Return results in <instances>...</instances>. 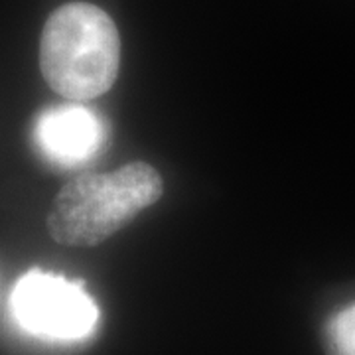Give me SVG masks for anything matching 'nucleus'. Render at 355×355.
<instances>
[{"label":"nucleus","instance_id":"nucleus-1","mask_svg":"<svg viewBox=\"0 0 355 355\" xmlns=\"http://www.w3.org/2000/svg\"><path fill=\"white\" fill-rule=\"evenodd\" d=\"M121 36L111 16L89 2H69L48 18L40 38L46 83L69 101H91L113 87Z\"/></svg>","mask_w":355,"mask_h":355},{"label":"nucleus","instance_id":"nucleus-3","mask_svg":"<svg viewBox=\"0 0 355 355\" xmlns=\"http://www.w3.org/2000/svg\"><path fill=\"white\" fill-rule=\"evenodd\" d=\"M10 308L16 324L42 340L77 342L99 322V308L83 284L44 270H30L16 282Z\"/></svg>","mask_w":355,"mask_h":355},{"label":"nucleus","instance_id":"nucleus-2","mask_svg":"<svg viewBox=\"0 0 355 355\" xmlns=\"http://www.w3.org/2000/svg\"><path fill=\"white\" fill-rule=\"evenodd\" d=\"M162 193V176L146 162L71 178L51 202V239L67 247H95L158 202Z\"/></svg>","mask_w":355,"mask_h":355},{"label":"nucleus","instance_id":"nucleus-4","mask_svg":"<svg viewBox=\"0 0 355 355\" xmlns=\"http://www.w3.org/2000/svg\"><path fill=\"white\" fill-rule=\"evenodd\" d=\"M107 125L81 103L55 105L36 116L34 142L50 162L64 168L83 164L101 150Z\"/></svg>","mask_w":355,"mask_h":355},{"label":"nucleus","instance_id":"nucleus-5","mask_svg":"<svg viewBox=\"0 0 355 355\" xmlns=\"http://www.w3.org/2000/svg\"><path fill=\"white\" fill-rule=\"evenodd\" d=\"M328 342L331 355H355V304L331 318Z\"/></svg>","mask_w":355,"mask_h":355}]
</instances>
